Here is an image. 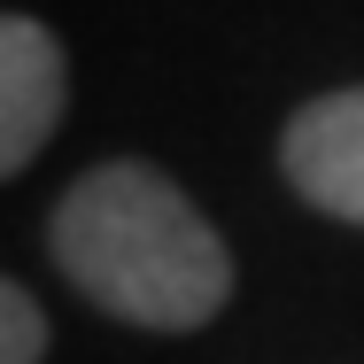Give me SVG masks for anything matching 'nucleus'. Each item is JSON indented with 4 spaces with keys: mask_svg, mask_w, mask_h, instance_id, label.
<instances>
[{
    "mask_svg": "<svg viewBox=\"0 0 364 364\" xmlns=\"http://www.w3.org/2000/svg\"><path fill=\"white\" fill-rule=\"evenodd\" d=\"M279 171L310 210L364 225V85L318 93L310 109H294L279 132Z\"/></svg>",
    "mask_w": 364,
    "mask_h": 364,
    "instance_id": "obj_2",
    "label": "nucleus"
},
{
    "mask_svg": "<svg viewBox=\"0 0 364 364\" xmlns=\"http://www.w3.org/2000/svg\"><path fill=\"white\" fill-rule=\"evenodd\" d=\"M55 264L85 302L155 333L210 326L232 294L225 240L155 163H101L77 178L55 210Z\"/></svg>",
    "mask_w": 364,
    "mask_h": 364,
    "instance_id": "obj_1",
    "label": "nucleus"
},
{
    "mask_svg": "<svg viewBox=\"0 0 364 364\" xmlns=\"http://www.w3.org/2000/svg\"><path fill=\"white\" fill-rule=\"evenodd\" d=\"M47 357V318H39V302L16 287V279H0V364H39Z\"/></svg>",
    "mask_w": 364,
    "mask_h": 364,
    "instance_id": "obj_4",
    "label": "nucleus"
},
{
    "mask_svg": "<svg viewBox=\"0 0 364 364\" xmlns=\"http://www.w3.org/2000/svg\"><path fill=\"white\" fill-rule=\"evenodd\" d=\"M63 101H70L63 39L39 16H0V178H16L55 140Z\"/></svg>",
    "mask_w": 364,
    "mask_h": 364,
    "instance_id": "obj_3",
    "label": "nucleus"
}]
</instances>
